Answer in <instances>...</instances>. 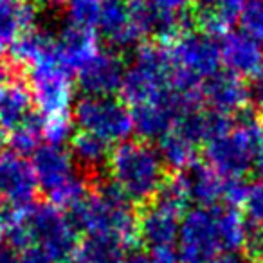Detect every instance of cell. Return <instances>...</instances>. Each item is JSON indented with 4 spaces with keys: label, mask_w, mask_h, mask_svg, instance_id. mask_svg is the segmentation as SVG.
Masks as SVG:
<instances>
[{
    "label": "cell",
    "mask_w": 263,
    "mask_h": 263,
    "mask_svg": "<svg viewBox=\"0 0 263 263\" xmlns=\"http://www.w3.org/2000/svg\"><path fill=\"white\" fill-rule=\"evenodd\" d=\"M238 22L241 33L263 45V0H245Z\"/></svg>",
    "instance_id": "obj_25"
},
{
    "label": "cell",
    "mask_w": 263,
    "mask_h": 263,
    "mask_svg": "<svg viewBox=\"0 0 263 263\" xmlns=\"http://www.w3.org/2000/svg\"><path fill=\"white\" fill-rule=\"evenodd\" d=\"M24 226L29 245L40 247L54 263H67L80 247V234L74 231L65 211L49 202L33 204L24 211Z\"/></svg>",
    "instance_id": "obj_5"
},
{
    "label": "cell",
    "mask_w": 263,
    "mask_h": 263,
    "mask_svg": "<svg viewBox=\"0 0 263 263\" xmlns=\"http://www.w3.org/2000/svg\"><path fill=\"white\" fill-rule=\"evenodd\" d=\"M72 74L67 72L58 60H49L26 70V80L33 94L34 108L44 119L70 116L74 98Z\"/></svg>",
    "instance_id": "obj_8"
},
{
    "label": "cell",
    "mask_w": 263,
    "mask_h": 263,
    "mask_svg": "<svg viewBox=\"0 0 263 263\" xmlns=\"http://www.w3.org/2000/svg\"><path fill=\"white\" fill-rule=\"evenodd\" d=\"M36 4L33 0H0V42L9 45L26 31L33 29Z\"/></svg>",
    "instance_id": "obj_22"
},
{
    "label": "cell",
    "mask_w": 263,
    "mask_h": 263,
    "mask_svg": "<svg viewBox=\"0 0 263 263\" xmlns=\"http://www.w3.org/2000/svg\"><path fill=\"white\" fill-rule=\"evenodd\" d=\"M184 187L190 202H195L197 208H216L223 200V182L226 179L213 172L209 166L197 162L186 172H180Z\"/></svg>",
    "instance_id": "obj_20"
},
{
    "label": "cell",
    "mask_w": 263,
    "mask_h": 263,
    "mask_svg": "<svg viewBox=\"0 0 263 263\" xmlns=\"http://www.w3.org/2000/svg\"><path fill=\"white\" fill-rule=\"evenodd\" d=\"M98 31L114 51L134 47L143 40L130 0H103L99 6Z\"/></svg>",
    "instance_id": "obj_13"
},
{
    "label": "cell",
    "mask_w": 263,
    "mask_h": 263,
    "mask_svg": "<svg viewBox=\"0 0 263 263\" xmlns=\"http://www.w3.org/2000/svg\"><path fill=\"white\" fill-rule=\"evenodd\" d=\"M200 94L204 105H208L205 108L215 110L223 116L234 117L236 114L249 108L245 80L227 70H220L215 76L208 78L202 83Z\"/></svg>",
    "instance_id": "obj_14"
},
{
    "label": "cell",
    "mask_w": 263,
    "mask_h": 263,
    "mask_svg": "<svg viewBox=\"0 0 263 263\" xmlns=\"http://www.w3.org/2000/svg\"><path fill=\"white\" fill-rule=\"evenodd\" d=\"M211 263H251L247 259V256L241 251H226L220 252Z\"/></svg>",
    "instance_id": "obj_31"
},
{
    "label": "cell",
    "mask_w": 263,
    "mask_h": 263,
    "mask_svg": "<svg viewBox=\"0 0 263 263\" xmlns=\"http://www.w3.org/2000/svg\"><path fill=\"white\" fill-rule=\"evenodd\" d=\"M223 251L216 208H191L184 213L177 238L179 263H211Z\"/></svg>",
    "instance_id": "obj_7"
},
{
    "label": "cell",
    "mask_w": 263,
    "mask_h": 263,
    "mask_svg": "<svg viewBox=\"0 0 263 263\" xmlns=\"http://www.w3.org/2000/svg\"><path fill=\"white\" fill-rule=\"evenodd\" d=\"M128 245L116 236L87 234L80 240L78 258L85 263H124Z\"/></svg>",
    "instance_id": "obj_23"
},
{
    "label": "cell",
    "mask_w": 263,
    "mask_h": 263,
    "mask_svg": "<svg viewBox=\"0 0 263 263\" xmlns=\"http://www.w3.org/2000/svg\"><path fill=\"white\" fill-rule=\"evenodd\" d=\"M173 65L186 76L204 83L208 78L220 72L218 40L193 27H186L168 44Z\"/></svg>",
    "instance_id": "obj_9"
},
{
    "label": "cell",
    "mask_w": 263,
    "mask_h": 263,
    "mask_svg": "<svg viewBox=\"0 0 263 263\" xmlns=\"http://www.w3.org/2000/svg\"><path fill=\"white\" fill-rule=\"evenodd\" d=\"M96 2H103V0H96Z\"/></svg>",
    "instance_id": "obj_36"
},
{
    "label": "cell",
    "mask_w": 263,
    "mask_h": 263,
    "mask_svg": "<svg viewBox=\"0 0 263 263\" xmlns=\"http://www.w3.org/2000/svg\"><path fill=\"white\" fill-rule=\"evenodd\" d=\"M72 119L81 132H88L108 144L124 143L134 134L130 106L116 96H83L74 106Z\"/></svg>",
    "instance_id": "obj_6"
},
{
    "label": "cell",
    "mask_w": 263,
    "mask_h": 263,
    "mask_svg": "<svg viewBox=\"0 0 263 263\" xmlns=\"http://www.w3.org/2000/svg\"><path fill=\"white\" fill-rule=\"evenodd\" d=\"M99 51L98 31L67 24L56 36L58 63L70 74H76Z\"/></svg>",
    "instance_id": "obj_17"
},
{
    "label": "cell",
    "mask_w": 263,
    "mask_h": 263,
    "mask_svg": "<svg viewBox=\"0 0 263 263\" xmlns=\"http://www.w3.org/2000/svg\"><path fill=\"white\" fill-rule=\"evenodd\" d=\"M124 70L126 67L116 51L99 49L76 72V83L83 96L108 98L121 90Z\"/></svg>",
    "instance_id": "obj_12"
},
{
    "label": "cell",
    "mask_w": 263,
    "mask_h": 263,
    "mask_svg": "<svg viewBox=\"0 0 263 263\" xmlns=\"http://www.w3.org/2000/svg\"><path fill=\"white\" fill-rule=\"evenodd\" d=\"M259 143V124L249 114L234 121L231 130L202 146L204 164L223 179H245L254 170V157Z\"/></svg>",
    "instance_id": "obj_4"
},
{
    "label": "cell",
    "mask_w": 263,
    "mask_h": 263,
    "mask_svg": "<svg viewBox=\"0 0 263 263\" xmlns=\"http://www.w3.org/2000/svg\"><path fill=\"white\" fill-rule=\"evenodd\" d=\"M106 170L110 182L137 211L154 202L170 175L157 148L141 139L116 144Z\"/></svg>",
    "instance_id": "obj_1"
},
{
    "label": "cell",
    "mask_w": 263,
    "mask_h": 263,
    "mask_svg": "<svg viewBox=\"0 0 263 263\" xmlns=\"http://www.w3.org/2000/svg\"><path fill=\"white\" fill-rule=\"evenodd\" d=\"M99 6L101 2L96 0H72L67 8V24L98 31Z\"/></svg>",
    "instance_id": "obj_26"
},
{
    "label": "cell",
    "mask_w": 263,
    "mask_h": 263,
    "mask_svg": "<svg viewBox=\"0 0 263 263\" xmlns=\"http://www.w3.org/2000/svg\"><path fill=\"white\" fill-rule=\"evenodd\" d=\"M72 137V114L44 119V141L45 144L62 146L67 139Z\"/></svg>",
    "instance_id": "obj_27"
},
{
    "label": "cell",
    "mask_w": 263,
    "mask_h": 263,
    "mask_svg": "<svg viewBox=\"0 0 263 263\" xmlns=\"http://www.w3.org/2000/svg\"><path fill=\"white\" fill-rule=\"evenodd\" d=\"M254 172L259 177V182H263V117L261 123H259V143L254 157Z\"/></svg>",
    "instance_id": "obj_32"
},
{
    "label": "cell",
    "mask_w": 263,
    "mask_h": 263,
    "mask_svg": "<svg viewBox=\"0 0 263 263\" xmlns=\"http://www.w3.org/2000/svg\"><path fill=\"white\" fill-rule=\"evenodd\" d=\"M247 85V99H249V108L254 117H263V65L256 70L252 76L245 80Z\"/></svg>",
    "instance_id": "obj_30"
},
{
    "label": "cell",
    "mask_w": 263,
    "mask_h": 263,
    "mask_svg": "<svg viewBox=\"0 0 263 263\" xmlns=\"http://www.w3.org/2000/svg\"><path fill=\"white\" fill-rule=\"evenodd\" d=\"M4 56H6V45L0 42V67H2V62H4Z\"/></svg>",
    "instance_id": "obj_34"
},
{
    "label": "cell",
    "mask_w": 263,
    "mask_h": 263,
    "mask_svg": "<svg viewBox=\"0 0 263 263\" xmlns=\"http://www.w3.org/2000/svg\"><path fill=\"white\" fill-rule=\"evenodd\" d=\"M124 263H179L173 247L146 249V251H128Z\"/></svg>",
    "instance_id": "obj_29"
},
{
    "label": "cell",
    "mask_w": 263,
    "mask_h": 263,
    "mask_svg": "<svg viewBox=\"0 0 263 263\" xmlns=\"http://www.w3.org/2000/svg\"><path fill=\"white\" fill-rule=\"evenodd\" d=\"M8 54L13 69L26 74V70H29L31 67L40 65L49 60H58L56 36L44 29L33 27L20 34L13 44H9Z\"/></svg>",
    "instance_id": "obj_19"
},
{
    "label": "cell",
    "mask_w": 263,
    "mask_h": 263,
    "mask_svg": "<svg viewBox=\"0 0 263 263\" xmlns=\"http://www.w3.org/2000/svg\"><path fill=\"white\" fill-rule=\"evenodd\" d=\"M245 220L263 229V182H254L249 187V195L243 204Z\"/></svg>",
    "instance_id": "obj_28"
},
{
    "label": "cell",
    "mask_w": 263,
    "mask_h": 263,
    "mask_svg": "<svg viewBox=\"0 0 263 263\" xmlns=\"http://www.w3.org/2000/svg\"><path fill=\"white\" fill-rule=\"evenodd\" d=\"M182 216L154 204L137 211V240L146 249L173 247Z\"/></svg>",
    "instance_id": "obj_15"
},
{
    "label": "cell",
    "mask_w": 263,
    "mask_h": 263,
    "mask_svg": "<svg viewBox=\"0 0 263 263\" xmlns=\"http://www.w3.org/2000/svg\"><path fill=\"white\" fill-rule=\"evenodd\" d=\"M70 155L74 159V164L78 166V172L85 177L90 187L101 184L103 166L108 164L112 144L105 143L99 137L92 136L88 132L78 130L70 137Z\"/></svg>",
    "instance_id": "obj_18"
},
{
    "label": "cell",
    "mask_w": 263,
    "mask_h": 263,
    "mask_svg": "<svg viewBox=\"0 0 263 263\" xmlns=\"http://www.w3.org/2000/svg\"><path fill=\"white\" fill-rule=\"evenodd\" d=\"M157 152L168 173L186 172L198 162V144L179 126H173L157 141Z\"/></svg>",
    "instance_id": "obj_21"
},
{
    "label": "cell",
    "mask_w": 263,
    "mask_h": 263,
    "mask_svg": "<svg viewBox=\"0 0 263 263\" xmlns=\"http://www.w3.org/2000/svg\"><path fill=\"white\" fill-rule=\"evenodd\" d=\"M33 2H34V4H36V0H33Z\"/></svg>",
    "instance_id": "obj_37"
},
{
    "label": "cell",
    "mask_w": 263,
    "mask_h": 263,
    "mask_svg": "<svg viewBox=\"0 0 263 263\" xmlns=\"http://www.w3.org/2000/svg\"><path fill=\"white\" fill-rule=\"evenodd\" d=\"M38 184L27 157L9 148H0V209L26 211L36 200Z\"/></svg>",
    "instance_id": "obj_10"
},
{
    "label": "cell",
    "mask_w": 263,
    "mask_h": 263,
    "mask_svg": "<svg viewBox=\"0 0 263 263\" xmlns=\"http://www.w3.org/2000/svg\"><path fill=\"white\" fill-rule=\"evenodd\" d=\"M36 114L26 74L0 67V134L8 137Z\"/></svg>",
    "instance_id": "obj_11"
},
{
    "label": "cell",
    "mask_w": 263,
    "mask_h": 263,
    "mask_svg": "<svg viewBox=\"0 0 263 263\" xmlns=\"http://www.w3.org/2000/svg\"><path fill=\"white\" fill-rule=\"evenodd\" d=\"M38 191L45 195L49 204L62 211L72 208L80 202L88 190V182L78 172L74 159L69 150L54 144H42L29 159Z\"/></svg>",
    "instance_id": "obj_3"
},
{
    "label": "cell",
    "mask_w": 263,
    "mask_h": 263,
    "mask_svg": "<svg viewBox=\"0 0 263 263\" xmlns=\"http://www.w3.org/2000/svg\"><path fill=\"white\" fill-rule=\"evenodd\" d=\"M67 263H85L83 259H80V258H72L70 261H67Z\"/></svg>",
    "instance_id": "obj_35"
},
{
    "label": "cell",
    "mask_w": 263,
    "mask_h": 263,
    "mask_svg": "<svg viewBox=\"0 0 263 263\" xmlns=\"http://www.w3.org/2000/svg\"><path fill=\"white\" fill-rule=\"evenodd\" d=\"M42 2H49L52 6H69L72 0H42Z\"/></svg>",
    "instance_id": "obj_33"
},
{
    "label": "cell",
    "mask_w": 263,
    "mask_h": 263,
    "mask_svg": "<svg viewBox=\"0 0 263 263\" xmlns=\"http://www.w3.org/2000/svg\"><path fill=\"white\" fill-rule=\"evenodd\" d=\"M4 139L9 150L22 157H27V155L31 157L44 144V117L36 112L31 119H27L22 126L11 132Z\"/></svg>",
    "instance_id": "obj_24"
},
{
    "label": "cell",
    "mask_w": 263,
    "mask_h": 263,
    "mask_svg": "<svg viewBox=\"0 0 263 263\" xmlns=\"http://www.w3.org/2000/svg\"><path fill=\"white\" fill-rule=\"evenodd\" d=\"M173 72L175 65L168 45L146 40L136 49L134 62L124 70L121 99L134 108L161 98L173 88Z\"/></svg>",
    "instance_id": "obj_2"
},
{
    "label": "cell",
    "mask_w": 263,
    "mask_h": 263,
    "mask_svg": "<svg viewBox=\"0 0 263 263\" xmlns=\"http://www.w3.org/2000/svg\"><path fill=\"white\" fill-rule=\"evenodd\" d=\"M220 60L227 72L247 80L263 65V49L241 31H229L218 40Z\"/></svg>",
    "instance_id": "obj_16"
}]
</instances>
